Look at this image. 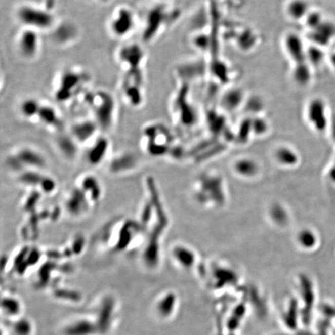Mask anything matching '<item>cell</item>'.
<instances>
[{
    "label": "cell",
    "mask_w": 335,
    "mask_h": 335,
    "mask_svg": "<svg viewBox=\"0 0 335 335\" xmlns=\"http://www.w3.org/2000/svg\"><path fill=\"white\" fill-rule=\"evenodd\" d=\"M87 104L93 110L95 121L99 128L108 130L113 123L115 113V101L110 93L106 91H97L88 93L85 98Z\"/></svg>",
    "instance_id": "obj_1"
},
{
    "label": "cell",
    "mask_w": 335,
    "mask_h": 335,
    "mask_svg": "<svg viewBox=\"0 0 335 335\" xmlns=\"http://www.w3.org/2000/svg\"><path fill=\"white\" fill-rule=\"evenodd\" d=\"M17 18L26 28L32 30H49L55 23L52 11L32 5H23L17 10Z\"/></svg>",
    "instance_id": "obj_2"
},
{
    "label": "cell",
    "mask_w": 335,
    "mask_h": 335,
    "mask_svg": "<svg viewBox=\"0 0 335 335\" xmlns=\"http://www.w3.org/2000/svg\"><path fill=\"white\" fill-rule=\"evenodd\" d=\"M7 164L12 170L22 172L25 170L43 169L46 166L47 161L43 154L37 150L24 147L9 157Z\"/></svg>",
    "instance_id": "obj_3"
},
{
    "label": "cell",
    "mask_w": 335,
    "mask_h": 335,
    "mask_svg": "<svg viewBox=\"0 0 335 335\" xmlns=\"http://www.w3.org/2000/svg\"><path fill=\"white\" fill-rule=\"evenodd\" d=\"M87 81L86 74L75 70L65 71L60 78L55 98L59 102H66L77 94L78 90Z\"/></svg>",
    "instance_id": "obj_4"
},
{
    "label": "cell",
    "mask_w": 335,
    "mask_h": 335,
    "mask_svg": "<svg viewBox=\"0 0 335 335\" xmlns=\"http://www.w3.org/2000/svg\"><path fill=\"white\" fill-rule=\"evenodd\" d=\"M144 74L141 69H127L123 80V95L130 104L138 107L142 103Z\"/></svg>",
    "instance_id": "obj_5"
},
{
    "label": "cell",
    "mask_w": 335,
    "mask_h": 335,
    "mask_svg": "<svg viewBox=\"0 0 335 335\" xmlns=\"http://www.w3.org/2000/svg\"><path fill=\"white\" fill-rule=\"evenodd\" d=\"M145 228L146 227H144L139 221L125 220L118 227L116 241L113 244V249L117 253H123L128 250L135 239L142 234Z\"/></svg>",
    "instance_id": "obj_6"
},
{
    "label": "cell",
    "mask_w": 335,
    "mask_h": 335,
    "mask_svg": "<svg viewBox=\"0 0 335 335\" xmlns=\"http://www.w3.org/2000/svg\"><path fill=\"white\" fill-rule=\"evenodd\" d=\"M135 25L133 12L128 7H119L110 21V30L118 37H124L131 33Z\"/></svg>",
    "instance_id": "obj_7"
},
{
    "label": "cell",
    "mask_w": 335,
    "mask_h": 335,
    "mask_svg": "<svg viewBox=\"0 0 335 335\" xmlns=\"http://www.w3.org/2000/svg\"><path fill=\"white\" fill-rule=\"evenodd\" d=\"M307 117L309 123L319 132L325 131L328 125L327 105L322 99L314 98L309 102L307 107Z\"/></svg>",
    "instance_id": "obj_8"
},
{
    "label": "cell",
    "mask_w": 335,
    "mask_h": 335,
    "mask_svg": "<svg viewBox=\"0 0 335 335\" xmlns=\"http://www.w3.org/2000/svg\"><path fill=\"white\" fill-rule=\"evenodd\" d=\"M118 58L127 69H141L145 59V52L138 44H128L119 49Z\"/></svg>",
    "instance_id": "obj_9"
},
{
    "label": "cell",
    "mask_w": 335,
    "mask_h": 335,
    "mask_svg": "<svg viewBox=\"0 0 335 335\" xmlns=\"http://www.w3.org/2000/svg\"><path fill=\"white\" fill-rule=\"evenodd\" d=\"M90 204L87 195L78 186L70 191L65 201V210L72 217H80L86 214Z\"/></svg>",
    "instance_id": "obj_10"
},
{
    "label": "cell",
    "mask_w": 335,
    "mask_h": 335,
    "mask_svg": "<svg viewBox=\"0 0 335 335\" xmlns=\"http://www.w3.org/2000/svg\"><path fill=\"white\" fill-rule=\"evenodd\" d=\"M39 44L40 39L37 30L26 28L19 36V51L25 58H32L36 56L39 50Z\"/></svg>",
    "instance_id": "obj_11"
},
{
    "label": "cell",
    "mask_w": 335,
    "mask_h": 335,
    "mask_svg": "<svg viewBox=\"0 0 335 335\" xmlns=\"http://www.w3.org/2000/svg\"><path fill=\"white\" fill-rule=\"evenodd\" d=\"M165 20L164 10L161 6L151 9L148 13L145 21L142 38L145 41H150L154 38Z\"/></svg>",
    "instance_id": "obj_12"
},
{
    "label": "cell",
    "mask_w": 335,
    "mask_h": 335,
    "mask_svg": "<svg viewBox=\"0 0 335 335\" xmlns=\"http://www.w3.org/2000/svg\"><path fill=\"white\" fill-rule=\"evenodd\" d=\"M284 47L287 55H289L295 65L307 62V49L299 35L294 33L287 34L284 40Z\"/></svg>",
    "instance_id": "obj_13"
},
{
    "label": "cell",
    "mask_w": 335,
    "mask_h": 335,
    "mask_svg": "<svg viewBox=\"0 0 335 335\" xmlns=\"http://www.w3.org/2000/svg\"><path fill=\"white\" fill-rule=\"evenodd\" d=\"M309 38L313 45L320 48L328 46L332 40L335 39V23L332 21L324 20L317 28L310 30Z\"/></svg>",
    "instance_id": "obj_14"
},
{
    "label": "cell",
    "mask_w": 335,
    "mask_h": 335,
    "mask_svg": "<svg viewBox=\"0 0 335 335\" xmlns=\"http://www.w3.org/2000/svg\"><path fill=\"white\" fill-rule=\"evenodd\" d=\"M110 146V143L108 138L104 136L97 138L87 151V162L94 167L100 165L106 159Z\"/></svg>",
    "instance_id": "obj_15"
},
{
    "label": "cell",
    "mask_w": 335,
    "mask_h": 335,
    "mask_svg": "<svg viewBox=\"0 0 335 335\" xmlns=\"http://www.w3.org/2000/svg\"><path fill=\"white\" fill-rule=\"evenodd\" d=\"M78 187L85 193L92 204H97L103 196V188L100 180L94 175L87 174L80 180Z\"/></svg>",
    "instance_id": "obj_16"
},
{
    "label": "cell",
    "mask_w": 335,
    "mask_h": 335,
    "mask_svg": "<svg viewBox=\"0 0 335 335\" xmlns=\"http://www.w3.org/2000/svg\"><path fill=\"white\" fill-rule=\"evenodd\" d=\"M99 126L95 120H81L74 123L71 128V135L79 144H85L97 134Z\"/></svg>",
    "instance_id": "obj_17"
},
{
    "label": "cell",
    "mask_w": 335,
    "mask_h": 335,
    "mask_svg": "<svg viewBox=\"0 0 335 335\" xmlns=\"http://www.w3.org/2000/svg\"><path fill=\"white\" fill-rule=\"evenodd\" d=\"M138 161V158L133 153H122L111 160L109 164V170L113 174H123L136 169Z\"/></svg>",
    "instance_id": "obj_18"
},
{
    "label": "cell",
    "mask_w": 335,
    "mask_h": 335,
    "mask_svg": "<svg viewBox=\"0 0 335 335\" xmlns=\"http://www.w3.org/2000/svg\"><path fill=\"white\" fill-rule=\"evenodd\" d=\"M37 119L45 126L53 129H61L62 127V119L58 112L49 105L41 104Z\"/></svg>",
    "instance_id": "obj_19"
},
{
    "label": "cell",
    "mask_w": 335,
    "mask_h": 335,
    "mask_svg": "<svg viewBox=\"0 0 335 335\" xmlns=\"http://www.w3.org/2000/svg\"><path fill=\"white\" fill-rule=\"evenodd\" d=\"M60 153L67 159H74L78 154V143L70 135H61L56 140Z\"/></svg>",
    "instance_id": "obj_20"
},
{
    "label": "cell",
    "mask_w": 335,
    "mask_h": 335,
    "mask_svg": "<svg viewBox=\"0 0 335 335\" xmlns=\"http://www.w3.org/2000/svg\"><path fill=\"white\" fill-rule=\"evenodd\" d=\"M310 12V6L306 0H290L287 4L286 14L291 20H305Z\"/></svg>",
    "instance_id": "obj_21"
},
{
    "label": "cell",
    "mask_w": 335,
    "mask_h": 335,
    "mask_svg": "<svg viewBox=\"0 0 335 335\" xmlns=\"http://www.w3.org/2000/svg\"><path fill=\"white\" fill-rule=\"evenodd\" d=\"M97 330V325L94 323L82 319L72 322L67 326L65 332L66 335H92Z\"/></svg>",
    "instance_id": "obj_22"
},
{
    "label": "cell",
    "mask_w": 335,
    "mask_h": 335,
    "mask_svg": "<svg viewBox=\"0 0 335 335\" xmlns=\"http://www.w3.org/2000/svg\"><path fill=\"white\" fill-rule=\"evenodd\" d=\"M194 253L189 247L183 245L175 246L172 256L177 263L184 268L190 267L195 261Z\"/></svg>",
    "instance_id": "obj_23"
},
{
    "label": "cell",
    "mask_w": 335,
    "mask_h": 335,
    "mask_svg": "<svg viewBox=\"0 0 335 335\" xmlns=\"http://www.w3.org/2000/svg\"><path fill=\"white\" fill-rule=\"evenodd\" d=\"M292 78L294 81L300 86L308 85L312 78L311 68L307 62L295 65L292 71Z\"/></svg>",
    "instance_id": "obj_24"
},
{
    "label": "cell",
    "mask_w": 335,
    "mask_h": 335,
    "mask_svg": "<svg viewBox=\"0 0 335 335\" xmlns=\"http://www.w3.org/2000/svg\"><path fill=\"white\" fill-rule=\"evenodd\" d=\"M45 175H42L40 172L35 170H25L20 172L18 176L19 183L29 187H39L42 178Z\"/></svg>",
    "instance_id": "obj_25"
},
{
    "label": "cell",
    "mask_w": 335,
    "mask_h": 335,
    "mask_svg": "<svg viewBox=\"0 0 335 335\" xmlns=\"http://www.w3.org/2000/svg\"><path fill=\"white\" fill-rule=\"evenodd\" d=\"M236 173L244 177H252L256 174L258 166L254 161L247 158L238 160L234 164Z\"/></svg>",
    "instance_id": "obj_26"
},
{
    "label": "cell",
    "mask_w": 335,
    "mask_h": 335,
    "mask_svg": "<svg viewBox=\"0 0 335 335\" xmlns=\"http://www.w3.org/2000/svg\"><path fill=\"white\" fill-rule=\"evenodd\" d=\"M40 106L41 104L35 99H27L20 105V113L26 119L37 118Z\"/></svg>",
    "instance_id": "obj_27"
},
{
    "label": "cell",
    "mask_w": 335,
    "mask_h": 335,
    "mask_svg": "<svg viewBox=\"0 0 335 335\" xmlns=\"http://www.w3.org/2000/svg\"><path fill=\"white\" fill-rule=\"evenodd\" d=\"M276 158L278 162L285 166L294 165L298 161L297 154L288 147H281L278 148L276 152Z\"/></svg>",
    "instance_id": "obj_28"
},
{
    "label": "cell",
    "mask_w": 335,
    "mask_h": 335,
    "mask_svg": "<svg viewBox=\"0 0 335 335\" xmlns=\"http://www.w3.org/2000/svg\"><path fill=\"white\" fill-rule=\"evenodd\" d=\"M2 310L7 316H17L21 310V305L18 299L14 297H5L2 299Z\"/></svg>",
    "instance_id": "obj_29"
},
{
    "label": "cell",
    "mask_w": 335,
    "mask_h": 335,
    "mask_svg": "<svg viewBox=\"0 0 335 335\" xmlns=\"http://www.w3.org/2000/svg\"><path fill=\"white\" fill-rule=\"evenodd\" d=\"M306 58H307V62L310 65L319 66L324 61L325 55L322 48L313 45L312 46L307 48Z\"/></svg>",
    "instance_id": "obj_30"
},
{
    "label": "cell",
    "mask_w": 335,
    "mask_h": 335,
    "mask_svg": "<svg viewBox=\"0 0 335 335\" xmlns=\"http://www.w3.org/2000/svg\"><path fill=\"white\" fill-rule=\"evenodd\" d=\"M243 94L238 90H230L226 93L223 99V104L227 109L232 110L237 108L239 105L242 103Z\"/></svg>",
    "instance_id": "obj_31"
},
{
    "label": "cell",
    "mask_w": 335,
    "mask_h": 335,
    "mask_svg": "<svg viewBox=\"0 0 335 335\" xmlns=\"http://www.w3.org/2000/svg\"><path fill=\"white\" fill-rule=\"evenodd\" d=\"M43 193L40 190L33 189L31 193L27 196L25 201L23 202V210L24 212L28 213L29 214L36 212V208L41 199Z\"/></svg>",
    "instance_id": "obj_32"
},
{
    "label": "cell",
    "mask_w": 335,
    "mask_h": 335,
    "mask_svg": "<svg viewBox=\"0 0 335 335\" xmlns=\"http://www.w3.org/2000/svg\"><path fill=\"white\" fill-rule=\"evenodd\" d=\"M297 241L304 248L310 249L315 246L317 237L313 231L308 229H304L297 235Z\"/></svg>",
    "instance_id": "obj_33"
},
{
    "label": "cell",
    "mask_w": 335,
    "mask_h": 335,
    "mask_svg": "<svg viewBox=\"0 0 335 335\" xmlns=\"http://www.w3.org/2000/svg\"><path fill=\"white\" fill-rule=\"evenodd\" d=\"M154 215V207H153L151 201L148 199L144 203L141 211H140V219L138 221L144 227H147V226L150 224V223L152 221Z\"/></svg>",
    "instance_id": "obj_34"
},
{
    "label": "cell",
    "mask_w": 335,
    "mask_h": 335,
    "mask_svg": "<svg viewBox=\"0 0 335 335\" xmlns=\"http://www.w3.org/2000/svg\"><path fill=\"white\" fill-rule=\"evenodd\" d=\"M31 322L27 318L19 319L14 325L16 335H30L32 333Z\"/></svg>",
    "instance_id": "obj_35"
},
{
    "label": "cell",
    "mask_w": 335,
    "mask_h": 335,
    "mask_svg": "<svg viewBox=\"0 0 335 335\" xmlns=\"http://www.w3.org/2000/svg\"><path fill=\"white\" fill-rule=\"evenodd\" d=\"M40 191L43 194H52L57 189V182L54 178L49 176H44L39 185Z\"/></svg>",
    "instance_id": "obj_36"
},
{
    "label": "cell",
    "mask_w": 335,
    "mask_h": 335,
    "mask_svg": "<svg viewBox=\"0 0 335 335\" xmlns=\"http://www.w3.org/2000/svg\"><path fill=\"white\" fill-rule=\"evenodd\" d=\"M86 245H87V240L85 237L81 234H77L71 240L69 247H71L74 256H78L83 253Z\"/></svg>",
    "instance_id": "obj_37"
},
{
    "label": "cell",
    "mask_w": 335,
    "mask_h": 335,
    "mask_svg": "<svg viewBox=\"0 0 335 335\" xmlns=\"http://www.w3.org/2000/svg\"><path fill=\"white\" fill-rule=\"evenodd\" d=\"M306 25L310 30H314L324 21L323 16L319 12L310 11L305 18Z\"/></svg>",
    "instance_id": "obj_38"
},
{
    "label": "cell",
    "mask_w": 335,
    "mask_h": 335,
    "mask_svg": "<svg viewBox=\"0 0 335 335\" xmlns=\"http://www.w3.org/2000/svg\"><path fill=\"white\" fill-rule=\"evenodd\" d=\"M44 256V253L37 247H30L29 250L28 255H27V261L29 266H37L40 261L41 260L42 256Z\"/></svg>",
    "instance_id": "obj_39"
},
{
    "label": "cell",
    "mask_w": 335,
    "mask_h": 335,
    "mask_svg": "<svg viewBox=\"0 0 335 335\" xmlns=\"http://www.w3.org/2000/svg\"><path fill=\"white\" fill-rule=\"evenodd\" d=\"M173 298L174 297L172 294H167L158 302V311L161 315L165 316L170 314L172 307L170 304H173Z\"/></svg>",
    "instance_id": "obj_40"
},
{
    "label": "cell",
    "mask_w": 335,
    "mask_h": 335,
    "mask_svg": "<svg viewBox=\"0 0 335 335\" xmlns=\"http://www.w3.org/2000/svg\"><path fill=\"white\" fill-rule=\"evenodd\" d=\"M252 128L255 134L260 135H263L267 131L268 125L264 119H256L254 122H252Z\"/></svg>",
    "instance_id": "obj_41"
},
{
    "label": "cell",
    "mask_w": 335,
    "mask_h": 335,
    "mask_svg": "<svg viewBox=\"0 0 335 335\" xmlns=\"http://www.w3.org/2000/svg\"><path fill=\"white\" fill-rule=\"evenodd\" d=\"M44 255L46 256L49 260L54 261V262H56L60 259H63L62 252L55 250V249H49V250H46Z\"/></svg>",
    "instance_id": "obj_42"
},
{
    "label": "cell",
    "mask_w": 335,
    "mask_h": 335,
    "mask_svg": "<svg viewBox=\"0 0 335 335\" xmlns=\"http://www.w3.org/2000/svg\"><path fill=\"white\" fill-rule=\"evenodd\" d=\"M61 209L58 206H55L50 211V220L52 221H57L61 216Z\"/></svg>",
    "instance_id": "obj_43"
},
{
    "label": "cell",
    "mask_w": 335,
    "mask_h": 335,
    "mask_svg": "<svg viewBox=\"0 0 335 335\" xmlns=\"http://www.w3.org/2000/svg\"><path fill=\"white\" fill-rule=\"evenodd\" d=\"M55 3H56V0H45V7L47 10L52 11L55 7Z\"/></svg>",
    "instance_id": "obj_44"
},
{
    "label": "cell",
    "mask_w": 335,
    "mask_h": 335,
    "mask_svg": "<svg viewBox=\"0 0 335 335\" xmlns=\"http://www.w3.org/2000/svg\"><path fill=\"white\" fill-rule=\"evenodd\" d=\"M9 262V257L6 255H3L2 258H1V269H2V272H4L5 268L7 267V264Z\"/></svg>",
    "instance_id": "obj_45"
},
{
    "label": "cell",
    "mask_w": 335,
    "mask_h": 335,
    "mask_svg": "<svg viewBox=\"0 0 335 335\" xmlns=\"http://www.w3.org/2000/svg\"><path fill=\"white\" fill-rule=\"evenodd\" d=\"M329 60H330V65L335 69V52L330 54V57H329Z\"/></svg>",
    "instance_id": "obj_46"
},
{
    "label": "cell",
    "mask_w": 335,
    "mask_h": 335,
    "mask_svg": "<svg viewBox=\"0 0 335 335\" xmlns=\"http://www.w3.org/2000/svg\"><path fill=\"white\" fill-rule=\"evenodd\" d=\"M331 132H332V138H333V141H335V118L334 119H333V122H332Z\"/></svg>",
    "instance_id": "obj_47"
},
{
    "label": "cell",
    "mask_w": 335,
    "mask_h": 335,
    "mask_svg": "<svg viewBox=\"0 0 335 335\" xmlns=\"http://www.w3.org/2000/svg\"><path fill=\"white\" fill-rule=\"evenodd\" d=\"M330 178H331L332 180H333V182H335V165L333 166V169L330 170Z\"/></svg>",
    "instance_id": "obj_48"
}]
</instances>
